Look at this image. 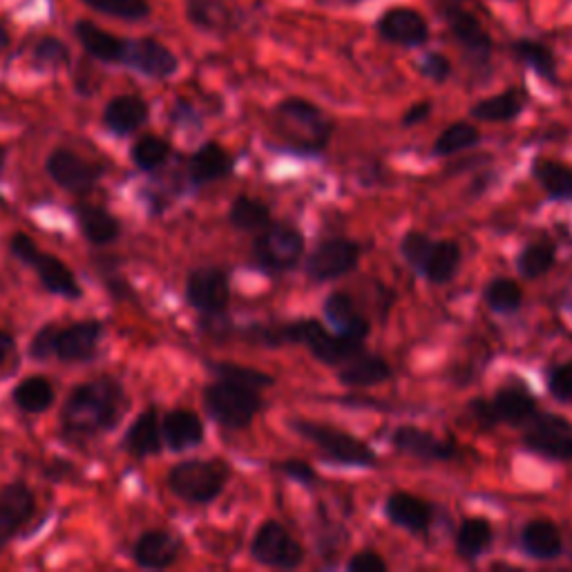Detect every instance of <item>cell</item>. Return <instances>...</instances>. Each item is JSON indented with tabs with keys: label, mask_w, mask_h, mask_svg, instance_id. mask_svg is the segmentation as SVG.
<instances>
[{
	"label": "cell",
	"mask_w": 572,
	"mask_h": 572,
	"mask_svg": "<svg viewBox=\"0 0 572 572\" xmlns=\"http://www.w3.org/2000/svg\"><path fill=\"white\" fill-rule=\"evenodd\" d=\"M77 41L81 43V47L101 63H110V66H116V63H123L125 58V49H128V38H121L103 27H99L92 21L79 19L72 27Z\"/></svg>",
	"instance_id": "obj_20"
},
{
	"label": "cell",
	"mask_w": 572,
	"mask_h": 572,
	"mask_svg": "<svg viewBox=\"0 0 572 572\" xmlns=\"http://www.w3.org/2000/svg\"><path fill=\"white\" fill-rule=\"evenodd\" d=\"M492 541H494V532L490 521L483 517H468L457 530L455 550L461 559L476 561L492 546Z\"/></svg>",
	"instance_id": "obj_36"
},
{
	"label": "cell",
	"mask_w": 572,
	"mask_h": 572,
	"mask_svg": "<svg viewBox=\"0 0 572 572\" xmlns=\"http://www.w3.org/2000/svg\"><path fill=\"white\" fill-rule=\"evenodd\" d=\"M186 19L195 30L224 34L239 25V12L228 0H186Z\"/></svg>",
	"instance_id": "obj_21"
},
{
	"label": "cell",
	"mask_w": 572,
	"mask_h": 572,
	"mask_svg": "<svg viewBox=\"0 0 572 572\" xmlns=\"http://www.w3.org/2000/svg\"><path fill=\"white\" fill-rule=\"evenodd\" d=\"M479 142H481V131L476 128V125H472L468 121H459V123L448 125V128L436 137L431 153L436 157H452V155L474 148Z\"/></svg>",
	"instance_id": "obj_39"
},
{
	"label": "cell",
	"mask_w": 572,
	"mask_h": 572,
	"mask_svg": "<svg viewBox=\"0 0 572 572\" xmlns=\"http://www.w3.org/2000/svg\"><path fill=\"white\" fill-rule=\"evenodd\" d=\"M49 177L72 193H86L101 177V168L81 159L70 150H54L47 159Z\"/></svg>",
	"instance_id": "obj_17"
},
{
	"label": "cell",
	"mask_w": 572,
	"mask_h": 572,
	"mask_svg": "<svg viewBox=\"0 0 572 572\" xmlns=\"http://www.w3.org/2000/svg\"><path fill=\"white\" fill-rule=\"evenodd\" d=\"M123 66H128L150 79H170L179 70V58L161 41L144 36L128 43Z\"/></svg>",
	"instance_id": "obj_13"
},
{
	"label": "cell",
	"mask_w": 572,
	"mask_h": 572,
	"mask_svg": "<svg viewBox=\"0 0 572 572\" xmlns=\"http://www.w3.org/2000/svg\"><path fill=\"white\" fill-rule=\"evenodd\" d=\"M526 110V94L517 88L503 90L494 97L481 99L470 108V116L481 123H507Z\"/></svg>",
	"instance_id": "obj_29"
},
{
	"label": "cell",
	"mask_w": 572,
	"mask_h": 572,
	"mask_svg": "<svg viewBox=\"0 0 572 572\" xmlns=\"http://www.w3.org/2000/svg\"><path fill=\"white\" fill-rule=\"evenodd\" d=\"M213 371H215V375H220L224 380H233V383H239V385H246L253 390H265V388L276 385L273 375L258 371V369L231 364V362H217V364H213Z\"/></svg>",
	"instance_id": "obj_45"
},
{
	"label": "cell",
	"mask_w": 572,
	"mask_h": 572,
	"mask_svg": "<svg viewBox=\"0 0 572 572\" xmlns=\"http://www.w3.org/2000/svg\"><path fill=\"white\" fill-rule=\"evenodd\" d=\"M347 568L349 572H388L390 563L375 550H360L349 559Z\"/></svg>",
	"instance_id": "obj_51"
},
{
	"label": "cell",
	"mask_w": 572,
	"mask_h": 572,
	"mask_svg": "<svg viewBox=\"0 0 572 572\" xmlns=\"http://www.w3.org/2000/svg\"><path fill=\"white\" fill-rule=\"evenodd\" d=\"M483 300L494 313H515L524 304V289L511 278H494L487 282Z\"/></svg>",
	"instance_id": "obj_42"
},
{
	"label": "cell",
	"mask_w": 572,
	"mask_h": 572,
	"mask_svg": "<svg viewBox=\"0 0 572 572\" xmlns=\"http://www.w3.org/2000/svg\"><path fill=\"white\" fill-rule=\"evenodd\" d=\"M10 45H12V34L8 32V27L3 23H0V54L8 52Z\"/></svg>",
	"instance_id": "obj_57"
},
{
	"label": "cell",
	"mask_w": 572,
	"mask_h": 572,
	"mask_svg": "<svg viewBox=\"0 0 572 572\" xmlns=\"http://www.w3.org/2000/svg\"><path fill=\"white\" fill-rule=\"evenodd\" d=\"M315 3L321 8H354L362 3V0H315Z\"/></svg>",
	"instance_id": "obj_56"
},
{
	"label": "cell",
	"mask_w": 572,
	"mask_h": 572,
	"mask_svg": "<svg viewBox=\"0 0 572 572\" xmlns=\"http://www.w3.org/2000/svg\"><path fill=\"white\" fill-rule=\"evenodd\" d=\"M233 172V157L215 142L204 144L190 159V177L195 183H211Z\"/></svg>",
	"instance_id": "obj_33"
},
{
	"label": "cell",
	"mask_w": 572,
	"mask_h": 572,
	"mask_svg": "<svg viewBox=\"0 0 572 572\" xmlns=\"http://www.w3.org/2000/svg\"><path fill=\"white\" fill-rule=\"evenodd\" d=\"M148 116H150V105L142 97H135V94L114 97L103 110L105 128L121 137L139 131L142 125L148 121Z\"/></svg>",
	"instance_id": "obj_22"
},
{
	"label": "cell",
	"mask_w": 572,
	"mask_h": 572,
	"mask_svg": "<svg viewBox=\"0 0 572 572\" xmlns=\"http://www.w3.org/2000/svg\"><path fill=\"white\" fill-rule=\"evenodd\" d=\"M431 244H434V239H431L427 233H423V231H410V233H405V237L401 239V256L405 258V262H407L410 267H414V269L420 273V269H423V265H425V260H427V253H429Z\"/></svg>",
	"instance_id": "obj_47"
},
{
	"label": "cell",
	"mask_w": 572,
	"mask_h": 572,
	"mask_svg": "<svg viewBox=\"0 0 572 572\" xmlns=\"http://www.w3.org/2000/svg\"><path fill=\"white\" fill-rule=\"evenodd\" d=\"M77 220H79L81 233L94 246L112 244L119 237V233H121L119 222L108 211H103L99 206H79L77 209Z\"/></svg>",
	"instance_id": "obj_37"
},
{
	"label": "cell",
	"mask_w": 572,
	"mask_h": 572,
	"mask_svg": "<svg viewBox=\"0 0 572 572\" xmlns=\"http://www.w3.org/2000/svg\"><path fill=\"white\" fill-rule=\"evenodd\" d=\"M385 515L396 528L425 535L434 521V507L412 492H394L385 501Z\"/></svg>",
	"instance_id": "obj_18"
},
{
	"label": "cell",
	"mask_w": 572,
	"mask_h": 572,
	"mask_svg": "<svg viewBox=\"0 0 572 572\" xmlns=\"http://www.w3.org/2000/svg\"><path fill=\"white\" fill-rule=\"evenodd\" d=\"M548 392L559 403H572V362L557 364L548 371Z\"/></svg>",
	"instance_id": "obj_49"
},
{
	"label": "cell",
	"mask_w": 572,
	"mask_h": 572,
	"mask_svg": "<svg viewBox=\"0 0 572 572\" xmlns=\"http://www.w3.org/2000/svg\"><path fill=\"white\" fill-rule=\"evenodd\" d=\"M461 260H463V250H461L459 242H455V239H438V242L431 244L420 273L431 284H448L459 273Z\"/></svg>",
	"instance_id": "obj_28"
},
{
	"label": "cell",
	"mask_w": 572,
	"mask_h": 572,
	"mask_svg": "<svg viewBox=\"0 0 572 572\" xmlns=\"http://www.w3.org/2000/svg\"><path fill=\"white\" fill-rule=\"evenodd\" d=\"M12 354H14V338L5 332H0V364H5Z\"/></svg>",
	"instance_id": "obj_55"
},
{
	"label": "cell",
	"mask_w": 572,
	"mask_h": 572,
	"mask_svg": "<svg viewBox=\"0 0 572 572\" xmlns=\"http://www.w3.org/2000/svg\"><path fill=\"white\" fill-rule=\"evenodd\" d=\"M181 552V541L166 530H150L142 535L135 546V561L148 570L170 568Z\"/></svg>",
	"instance_id": "obj_26"
},
{
	"label": "cell",
	"mask_w": 572,
	"mask_h": 572,
	"mask_svg": "<svg viewBox=\"0 0 572 572\" xmlns=\"http://www.w3.org/2000/svg\"><path fill=\"white\" fill-rule=\"evenodd\" d=\"M123 448L128 450L133 457H153V455H159L161 450V427H159V420H157V414L150 410V412H144L128 429V434H125L123 438Z\"/></svg>",
	"instance_id": "obj_34"
},
{
	"label": "cell",
	"mask_w": 572,
	"mask_h": 572,
	"mask_svg": "<svg viewBox=\"0 0 572 572\" xmlns=\"http://www.w3.org/2000/svg\"><path fill=\"white\" fill-rule=\"evenodd\" d=\"M101 336H103V325L97 321L77 323L68 329H63L58 332L56 358H60L63 362L88 360L94 356Z\"/></svg>",
	"instance_id": "obj_23"
},
{
	"label": "cell",
	"mask_w": 572,
	"mask_h": 572,
	"mask_svg": "<svg viewBox=\"0 0 572 572\" xmlns=\"http://www.w3.org/2000/svg\"><path fill=\"white\" fill-rule=\"evenodd\" d=\"M325 315L343 336L364 340L371 332L369 321L356 309V302L351 300V295H347L343 291H336L325 300Z\"/></svg>",
	"instance_id": "obj_27"
},
{
	"label": "cell",
	"mask_w": 572,
	"mask_h": 572,
	"mask_svg": "<svg viewBox=\"0 0 572 572\" xmlns=\"http://www.w3.org/2000/svg\"><path fill=\"white\" fill-rule=\"evenodd\" d=\"M532 177L543 188L548 200L572 202V166L550 157H537L532 161Z\"/></svg>",
	"instance_id": "obj_31"
},
{
	"label": "cell",
	"mask_w": 572,
	"mask_h": 572,
	"mask_svg": "<svg viewBox=\"0 0 572 572\" xmlns=\"http://www.w3.org/2000/svg\"><path fill=\"white\" fill-rule=\"evenodd\" d=\"M392 445L399 452L420 461H450L457 457V442L414 425H401L394 429Z\"/></svg>",
	"instance_id": "obj_16"
},
{
	"label": "cell",
	"mask_w": 572,
	"mask_h": 572,
	"mask_svg": "<svg viewBox=\"0 0 572 572\" xmlns=\"http://www.w3.org/2000/svg\"><path fill=\"white\" fill-rule=\"evenodd\" d=\"M445 3H457V5H463V3H468V0H445Z\"/></svg>",
	"instance_id": "obj_58"
},
{
	"label": "cell",
	"mask_w": 572,
	"mask_h": 572,
	"mask_svg": "<svg viewBox=\"0 0 572 572\" xmlns=\"http://www.w3.org/2000/svg\"><path fill=\"white\" fill-rule=\"evenodd\" d=\"M250 554L258 563L276 570H295L304 563V548L278 521H265L250 543Z\"/></svg>",
	"instance_id": "obj_9"
},
{
	"label": "cell",
	"mask_w": 572,
	"mask_h": 572,
	"mask_svg": "<svg viewBox=\"0 0 572 572\" xmlns=\"http://www.w3.org/2000/svg\"><path fill=\"white\" fill-rule=\"evenodd\" d=\"M125 405L123 390L110 378H99L92 383H86L72 392V396L63 410V423L72 431L81 436H92L105 429H112Z\"/></svg>",
	"instance_id": "obj_1"
},
{
	"label": "cell",
	"mask_w": 572,
	"mask_h": 572,
	"mask_svg": "<svg viewBox=\"0 0 572 572\" xmlns=\"http://www.w3.org/2000/svg\"><path fill=\"white\" fill-rule=\"evenodd\" d=\"M10 248H12V253H14V258H16V260H21L23 265H30V267H32V265L36 262V258L41 256L38 246H36L27 235H23V233H19V235L12 237Z\"/></svg>",
	"instance_id": "obj_53"
},
{
	"label": "cell",
	"mask_w": 572,
	"mask_h": 572,
	"mask_svg": "<svg viewBox=\"0 0 572 572\" xmlns=\"http://www.w3.org/2000/svg\"><path fill=\"white\" fill-rule=\"evenodd\" d=\"M289 427L302 436L304 440L313 442L317 450L323 452L325 459L338 466H349V468H375L378 466V455L369 442L356 438L354 434H347L338 427L315 423V420H304V418H291Z\"/></svg>",
	"instance_id": "obj_3"
},
{
	"label": "cell",
	"mask_w": 572,
	"mask_h": 572,
	"mask_svg": "<svg viewBox=\"0 0 572 572\" xmlns=\"http://www.w3.org/2000/svg\"><path fill=\"white\" fill-rule=\"evenodd\" d=\"M284 334L287 343L304 345L313 354V358L321 360L323 364H345L347 360L364 351V340L332 334L323 323L313 321V317L284 325Z\"/></svg>",
	"instance_id": "obj_6"
},
{
	"label": "cell",
	"mask_w": 572,
	"mask_h": 572,
	"mask_svg": "<svg viewBox=\"0 0 572 572\" xmlns=\"http://www.w3.org/2000/svg\"><path fill=\"white\" fill-rule=\"evenodd\" d=\"M34 271L38 273L43 287L54 293V295H60V298H81V287L75 278V273L63 265L58 258H52V256H41L36 258V262L32 265Z\"/></svg>",
	"instance_id": "obj_35"
},
{
	"label": "cell",
	"mask_w": 572,
	"mask_h": 572,
	"mask_svg": "<svg viewBox=\"0 0 572 572\" xmlns=\"http://www.w3.org/2000/svg\"><path fill=\"white\" fill-rule=\"evenodd\" d=\"M228 220H231V224L237 228V231H242V233H260V231H265L271 222H273V217H271V209L265 204V202H260V200H253V198H248V195H239L235 202H233V206H231V211H228Z\"/></svg>",
	"instance_id": "obj_38"
},
{
	"label": "cell",
	"mask_w": 572,
	"mask_h": 572,
	"mask_svg": "<svg viewBox=\"0 0 572 572\" xmlns=\"http://www.w3.org/2000/svg\"><path fill=\"white\" fill-rule=\"evenodd\" d=\"M14 403L27 414H41L54 403V390L45 378L32 375L14 390Z\"/></svg>",
	"instance_id": "obj_43"
},
{
	"label": "cell",
	"mask_w": 572,
	"mask_h": 572,
	"mask_svg": "<svg viewBox=\"0 0 572 572\" xmlns=\"http://www.w3.org/2000/svg\"><path fill=\"white\" fill-rule=\"evenodd\" d=\"M161 436L172 452L195 448L204 440V425L195 412L175 410L161 423Z\"/></svg>",
	"instance_id": "obj_25"
},
{
	"label": "cell",
	"mask_w": 572,
	"mask_h": 572,
	"mask_svg": "<svg viewBox=\"0 0 572 572\" xmlns=\"http://www.w3.org/2000/svg\"><path fill=\"white\" fill-rule=\"evenodd\" d=\"M375 32L385 43L401 47H420L429 41L425 16L412 8H392L375 21Z\"/></svg>",
	"instance_id": "obj_15"
},
{
	"label": "cell",
	"mask_w": 572,
	"mask_h": 572,
	"mask_svg": "<svg viewBox=\"0 0 572 572\" xmlns=\"http://www.w3.org/2000/svg\"><path fill=\"white\" fill-rule=\"evenodd\" d=\"M276 121L291 146L306 153L325 150L334 133V119L321 105L300 97L280 101L276 105Z\"/></svg>",
	"instance_id": "obj_2"
},
{
	"label": "cell",
	"mask_w": 572,
	"mask_h": 572,
	"mask_svg": "<svg viewBox=\"0 0 572 572\" xmlns=\"http://www.w3.org/2000/svg\"><path fill=\"white\" fill-rule=\"evenodd\" d=\"M524 436V448L530 455L572 463V425L554 414H537Z\"/></svg>",
	"instance_id": "obj_10"
},
{
	"label": "cell",
	"mask_w": 572,
	"mask_h": 572,
	"mask_svg": "<svg viewBox=\"0 0 572 572\" xmlns=\"http://www.w3.org/2000/svg\"><path fill=\"white\" fill-rule=\"evenodd\" d=\"M557 260V246L550 239H537L524 246L517 258V269L526 280H539L546 276Z\"/></svg>",
	"instance_id": "obj_40"
},
{
	"label": "cell",
	"mask_w": 572,
	"mask_h": 572,
	"mask_svg": "<svg viewBox=\"0 0 572 572\" xmlns=\"http://www.w3.org/2000/svg\"><path fill=\"white\" fill-rule=\"evenodd\" d=\"M34 63L41 70H58L70 63V49L56 36H41L32 49Z\"/></svg>",
	"instance_id": "obj_44"
},
{
	"label": "cell",
	"mask_w": 572,
	"mask_h": 572,
	"mask_svg": "<svg viewBox=\"0 0 572 572\" xmlns=\"http://www.w3.org/2000/svg\"><path fill=\"white\" fill-rule=\"evenodd\" d=\"M204 405L213 420L228 429H246L262 410L258 390L220 378L204 390Z\"/></svg>",
	"instance_id": "obj_4"
},
{
	"label": "cell",
	"mask_w": 572,
	"mask_h": 572,
	"mask_svg": "<svg viewBox=\"0 0 572 572\" xmlns=\"http://www.w3.org/2000/svg\"><path fill=\"white\" fill-rule=\"evenodd\" d=\"M521 548L532 559L552 561L561 557L563 539L559 528L550 519H535L521 530Z\"/></svg>",
	"instance_id": "obj_30"
},
{
	"label": "cell",
	"mask_w": 572,
	"mask_h": 572,
	"mask_svg": "<svg viewBox=\"0 0 572 572\" xmlns=\"http://www.w3.org/2000/svg\"><path fill=\"white\" fill-rule=\"evenodd\" d=\"M360 244L345 237H334L317 246L306 258V276L313 282H332L349 271H354L360 262Z\"/></svg>",
	"instance_id": "obj_11"
},
{
	"label": "cell",
	"mask_w": 572,
	"mask_h": 572,
	"mask_svg": "<svg viewBox=\"0 0 572 572\" xmlns=\"http://www.w3.org/2000/svg\"><path fill=\"white\" fill-rule=\"evenodd\" d=\"M429 114H431V101H418L405 110V114L401 116V125L403 128H414V125H420L423 121H427Z\"/></svg>",
	"instance_id": "obj_54"
},
{
	"label": "cell",
	"mask_w": 572,
	"mask_h": 572,
	"mask_svg": "<svg viewBox=\"0 0 572 572\" xmlns=\"http://www.w3.org/2000/svg\"><path fill=\"white\" fill-rule=\"evenodd\" d=\"M418 72L431 83H445L452 77V60L440 52H429L418 60Z\"/></svg>",
	"instance_id": "obj_48"
},
{
	"label": "cell",
	"mask_w": 572,
	"mask_h": 572,
	"mask_svg": "<svg viewBox=\"0 0 572 572\" xmlns=\"http://www.w3.org/2000/svg\"><path fill=\"white\" fill-rule=\"evenodd\" d=\"M188 302L198 311L209 315H220L231 302L228 276L215 267H202L188 276L186 282Z\"/></svg>",
	"instance_id": "obj_14"
},
{
	"label": "cell",
	"mask_w": 572,
	"mask_h": 572,
	"mask_svg": "<svg viewBox=\"0 0 572 572\" xmlns=\"http://www.w3.org/2000/svg\"><path fill=\"white\" fill-rule=\"evenodd\" d=\"M228 466L220 459L213 461H183L175 466L168 474V485L175 496H179L186 503L206 505L215 501L228 481Z\"/></svg>",
	"instance_id": "obj_5"
},
{
	"label": "cell",
	"mask_w": 572,
	"mask_h": 572,
	"mask_svg": "<svg viewBox=\"0 0 572 572\" xmlns=\"http://www.w3.org/2000/svg\"><path fill=\"white\" fill-rule=\"evenodd\" d=\"M438 12H440L445 25H448L450 34L457 38V43L466 52V56L470 60H474L476 66H485L492 56L494 41L483 30L479 19L470 12H466L461 5L445 3V0L438 5Z\"/></svg>",
	"instance_id": "obj_12"
},
{
	"label": "cell",
	"mask_w": 572,
	"mask_h": 572,
	"mask_svg": "<svg viewBox=\"0 0 572 572\" xmlns=\"http://www.w3.org/2000/svg\"><path fill=\"white\" fill-rule=\"evenodd\" d=\"M278 470H280L284 476H289L291 481L302 483V485H315V483H321V476H317V472L313 470V466H309L306 461L289 459V461L280 463Z\"/></svg>",
	"instance_id": "obj_52"
},
{
	"label": "cell",
	"mask_w": 572,
	"mask_h": 572,
	"mask_svg": "<svg viewBox=\"0 0 572 572\" xmlns=\"http://www.w3.org/2000/svg\"><path fill=\"white\" fill-rule=\"evenodd\" d=\"M468 410L483 427H496V425L521 427L528 425L539 414L537 401L521 385H503L496 390L494 399L490 401L476 399L468 405Z\"/></svg>",
	"instance_id": "obj_7"
},
{
	"label": "cell",
	"mask_w": 572,
	"mask_h": 572,
	"mask_svg": "<svg viewBox=\"0 0 572 572\" xmlns=\"http://www.w3.org/2000/svg\"><path fill=\"white\" fill-rule=\"evenodd\" d=\"M81 3L99 14L128 23L146 21L153 14L150 0H81Z\"/></svg>",
	"instance_id": "obj_41"
},
{
	"label": "cell",
	"mask_w": 572,
	"mask_h": 572,
	"mask_svg": "<svg viewBox=\"0 0 572 572\" xmlns=\"http://www.w3.org/2000/svg\"><path fill=\"white\" fill-rule=\"evenodd\" d=\"M392 378V367L385 358L380 356H371V354H358L351 360H347L343 364V369L338 371V380L343 388L349 390H364V388H373L385 383V380Z\"/></svg>",
	"instance_id": "obj_24"
},
{
	"label": "cell",
	"mask_w": 572,
	"mask_h": 572,
	"mask_svg": "<svg viewBox=\"0 0 572 572\" xmlns=\"http://www.w3.org/2000/svg\"><path fill=\"white\" fill-rule=\"evenodd\" d=\"M304 256V235L291 224H269L253 242V258L269 273H284L298 267Z\"/></svg>",
	"instance_id": "obj_8"
},
{
	"label": "cell",
	"mask_w": 572,
	"mask_h": 572,
	"mask_svg": "<svg viewBox=\"0 0 572 572\" xmlns=\"http://www.w3.org/2000/svg\"><path fill=\"white\" fill-rule=\"evenodd\" d=\"M511 52L517 60H521L526 68H530L546 83H552V86L559 83L557 58L546 43L535 41V38H517L511 43Z\"/></svg>",
	"instance_id": "obj_32"
},
{
	"label": "cell",
	"mask_w": 572,
	"mask_h": 572,
	"mask_svg": "<svg viewBox=\"0 0 572 572\" xmlns=\"http://www.w3.org/2000/svg\"><path fill=\"white\" fill-rule=\"evenodd\" d=\"M170 155V144L157 135L142 137L133 148V159L142 170H157L166 164Z\"/></svg>",
	"instance_id": "obj_46"
},
{
	"label": "cell",
	"mask_w": 572,
	"mask_h": 572,
	"mask_svg": "<svg viewBox=\"0 0 572 572\" xmlns=\"http://www.w3.org/2000/svg\"><path fill=\"white\" fill-rule=\"evenodd\" d=\"M58 332L54 325H45L32 340L30 354L36 360H49L56 356V343H58Z\"/></svg>",
	"instance_id": "obj_50"
},
{
	"label": "cell",
	"mask_w": 572,
	"mask_h": 572,
	"mask_svg": "<svg viewBox=\"0 0 572 572\" xmlns=\"http://www.w3.org/2000/svg\"><path fill=\"white\" fill-rule=\"evenodd\" d=\"M34 494L23 483H10L0 490V546L8 543L32 517Z\"/></svg>",
	"instance_id": "obj_19"
}]
</instances>
